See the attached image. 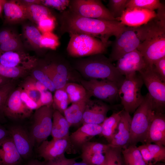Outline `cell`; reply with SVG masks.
Instances as JSON below:
<instances>
[{"label":"cell","instance_id":"cell-38","mask_svg":"<svg viewBox=\"0 0 165 165\" xmlns=\"http://www.w3.org/2000/svg\"><path fill=\"white\" fill-rule=\"evenodd\" d=\"M145 144L152 154L153 160L154 165L159 162L165 163V146L153 143Z\"/></svg>","mask_w":165,"mask_h":165},{"label":"cell","instance_id":"cell-31","mask_svg":"<svg viewBox=\"0 0 165 165\" xmlns=\"http://www.w3.org/2000/svg\"><path fill=\"white\" fill-rule=\"evenodd\" d=\"M23 34L28 42L35 48H40V42L42 34L38 28L33 25H25L23 28Z\"/></svg>","mask_w":165,"mask_h":165},{"label":"cell","instance_id":"cell-37","mask_svg":"<svg viewBox=\"0 0 165 165\" xmlns=\"http://www.w3.org/2000/svg\"><path fill=\"white\" fill-rule=\"evenodd\" d=\"M40 44L41 48L55 50L59 46L60 42L57 35L51 32L42 34Z\"/></svg>","mask_w":165,"mask_h":165},{"label":"cell","instance_id":"cell-48","mask_svg":"<svg viewBox=\"0 0 165 165\" xmlns=\"http://www.w3.org/2000/svg\"><path fill=\"white\" fill-rule=\"evenodd\" d=\"M76 158H68L65 155L53 160L45 162L44 165H71L76 162Z\"/></svg>","mask_w":165,"mask_h":165},{"label":"cell","instance_id":"cell-21","mask_svg":"<svg viewBox=\"0 0 165 165\" xmlns=\"http://www.w3.org/2000/svg\"><path fill=\"white\" fill-rule=\"evenodd\" d=\"M101 126L100 124H85L69 136L71 148H81L86 142L95 136L101 135Z\"/></svg>","mask_w":165,"mask_h":165},{"label":"cell","instance_id":"cell-22","mask_svg":"<svg viewBox=\"0 0 165 165\" xmlns=\"http://www.w3.org/2000/svg\"><path fill=\"white\" fill-rule=\"evenodd\" d=\"M165 146V116L164 113L155 112L145 144Z\"/></svg>","mask_w":165,"mask_h":165},{"label":"cell","instance_id":"cell-59","mask_svg":"<svg viewBox=\"0 0 165 165\" xmlns=\"http://www.w3.org/2000/svg\"><path fill=\"white\" fill-rule=\"evenodd\" d=\"M71 165H87L85 163L82 162H76Z\"/></svg>","mask_w":165,"mask_h":165},{"label":"cell","instance_id":"cell-29","mask_svg":"<svg viewBox=\"0 0 165 165\" xmlns=\"http://www.w3.org/2000/svg\"><path fill=\"white\" fill-rule=\"evenodd\" d=\"M24 5L26 7L28 19L37 24L45 18L54 16L47 7L42 4Z\"/></svg>","mask_w":165,"mask_h":165},{"label":"cell","instance_id":"cell-35","mask_svg":"<svg viewBox=\"0 0 165 165\" xmlns=\"http://www.w3.org/2000/svg\"><path fill=\"white\" fill-rule=\"evenodd\" d=\"M53 99L54 107L63 114L70 103L67 93L63 89L56 90Z\"/></svg>","mask_w":165,"mask_h":165},{"label":"cell","instance_id":"cell-5","mask_svg":"<svg viewBox=\"0 0 165 165\" xmlns=\"http://www.w3.org/2000/svg\"><path fill=\"white\" fill-rule=\"evenodd\" d=\"M70 38L67 50L74 57L89 56L105 53L111 41L105 42L93 36L84 34H69Z\"/></svg>","mask_w":165,"mask_h":165},{"label":"cell","instance_id":"cell-24","mask_svg":"<svg viewBox=\"0 0 165 165\" xmlns=\"http://www.w3.org/2000/svg\"><path fill=\"white\" fill-rule=\"evenodd\" d=\"M22 158L10 136L0 141V165H18Z\"/></svg>","mask_w":165,"mask_h":165},{"label":"cell","instance_id":"cell-40","mask_svg":"<svg viewBox=\"0 0 165 165\" xmlns=\"http://www.w3.org/2000/svg\"><path fill=\"white\" fill-rule=\"evenodd\" d=\"M35 79L44 85L50 92L54 91L55 89L53 83L43 69H36L33 72Z\"/></svg>","mask_w":165,"mask_h":165},{"label":"cell","instance_id":"cell-4","mask_svg":"<svg viewBox=\"0 0 165 165\" xmlns=\"http://www.w3.org/2000/svg\"><path fill=\"white\" fill-rule=\"evenodd\" d=\"M155 113L152 98L147 93L144 96L143 101L134 111L132 118L129 145H136L139 142L145 143Z\"/></svg>","mask_w":165,"mask_h":165},{"label":"cell","instance_id":"cell-17","mask_svg":"<svg viewBox=\"0 0 165 165\" xmlns=\"http://www.w3.org/2000/svg\"><path fill=\"white\" fill-rule=\"evenodd\" d=\"M117 61L116 67L124 76L138 72L147 65L142 54L137 49L126 54Z\"/></svg>","mask_w":165,"mask_h":165},{"label":"cell","instance_id":"cell-39","mask_svg":"<svg viewBox=\"0 0 165 165\" xmlns=\"http://www.w3.org/2000/svg\"><path fill=\"white\" fill-rule=\"evenodd\" d=\"M27 72L19 68L6 67L0 64V76L3 78L8 79L20 77Z\"/></svg>","mask_w":165,"mask_h":165},{"label":"cell","instance_id":"cell-25","mask_svg":"<svg viewBox=\"0 0 165 165\" xmlns=\"http://www.w3.org/2000/svg\"><path fill=\"white\" fill-rule=\"evenodd\" d=\"M51 134L53 139L69 140V129L71 126L65 117L57 110L53 111Z\"/></svg>","mask_w":165,"mask_h":165},{"label":"cell","instance_id":"cell-19","mask_svg":"<svg viewBox=\"0 0 165 165\" xmlns=\"http://www.w3.org/2000/svg\"><path fill=\"white\" fill-rule=\"evenodd\" d=\"M120 115L116 132L109 144L123 148L127 147L129 144L132 118L130 113L123 109L121 110Z\"/></svg>","mask_w":165,"mask_h":165},{"label":"cell","instance_id":"cell-56","mask_svg":"<svg viewBox=\"0 0 165 165\" xmlns=\"http://www.w3.org/2000/svg\"><path fill=\"white\" fill-rule=\"evenodd\" d=\"M45 162H41L37 160H32L30 161L27 165H44Z\"/></svg>","mask_w":165,"mask_h":165},{"label":"cell","instance_id":"cell-53","mask_svg":"<svg viewBox=\"0 0 165 165\" xmlns=\"http://www.w3.org/2000/svg\"><path fill=\"white\" fill-rule=\"evenodd\" d=\"M35 85L36 90L40 93L48 90V89L44 85L38 81H37L35 83Z\"/></svg>","mask_w":165,"mask_h":165},{"label":"cell","instance_id":"cell-7","mask_svg":"<svg viewBox=\"0 0 165 165\" xmlns=\"http://www.w3.org/2000/svg\"><path fill=\"white\" fill-rule=\"evenodd\" d=\"M138 72L152 98L153 110L155 112L164 113L165 82L154 71L152 66L147 65Z\"/></svg>","mask_w":165,"mask_h":165},{"label":"cell","instance_id":"cell-62","mask_svg":"<svg viewBox=\"0 0 165 165\" xmlns=\"http://www.w3.org/2000/svg\"><path fill=\"white\" fill-rule=\"evenodd\" d=\"M102 165H104V164H103Z\"/></svg>","mask_w":165,"mask_h":165},{"label":"cell","instance_id":"cell-9","mask_svg":"<svg viewBox=\"0 0 165 165\" xmlns=\"http://www.w3.org/2000/svg\"><path fill=\"white\" fill-rule=\"evenodd\" d=\"M140 42L137 27L126 26L112 42L109 59L112 62L117 61L126 54L137 49Z\"/></svg>","mask_w":165,"mask_h":165},{"label":"cell","instance_id":"cell-14","mask_svg":"<svg viewBox=\"0 0 165 165\" xmlns=\"http://www.w3.org/2000/svg\"><path fill=\"white\" fill-rule=\"evenodd\" d=\"M69 140L60 139L51 141L47 140L42 142L38 148L39 156L44 159L45 162L58 158L64 155L67 151L71 150Z\"/></svg>","mask_w":165,"mask_h":165},{"label":"cell","instance_id":"cell-44","mask_svg":"<svg viewBox=\"0 0 165 165\" xmlns=\"http://www.w3.org/2000/svg\"><path fill=\"white\" fill-rule=\"evenodd\" d=\"M13 85L9 81L0 86V113L4 115L3 108L5 102L12 91Z\"/></svg>","mask_w":165,"mask_h":165},{"label":"cell","instance_id":"cell-57","mask_svg":"<svg viewBox=\"0 0 165 165\" xmlns=\"http://www.w3.org/2000/svg\"><path fill=\"white\" fill-rule=\"evenodd\" d=\"M9 81L8 79L0 76V86L5 84Z\"/></svg>","mask_w":165,"mask_h":165},{"label":"cell","instance_id":"cell-36","mask_svg":"<svg viewBox=\"0 0 165 165\" xmlns=\"http://www.w3.org/2000/svg\"><path fill=\"white\" fill-rule=\"evenodd\" d=\"M128 0H109L107 4L108 9L113 16L118 21L126 9Z\"/></svg>","mask_w":165,"mask_h":165},{"label":"cell","instance_id":"cell-11","mask_svg":"<svg viewBox=\"0 0 165 165\" xmlns=\"http://www.w3.org/2000/svg\"><path fill=\"white\" fill-rule=\"evenodd\" d=\"M87 93L98 100L112 102L118 97L119 87L115 82L107 80L92 79L81 81Z\"/></svg>","mask_w":165,"mask_h":165},{"label":"cell","instance_id":"cell-42","mask_svg":"<svg viewBox=\"0 0 165 165\" xmlns=\"http://www.w3.org/2000/svg\"><path fill=\"white\" fill-rule=\"evenodd\" d=\"M54 16L47 17L40 20L37 24V28L42 34L52 32L55 27Z\"/></svg>","mask_w":165,"mask_h":165},{"label":"cell","instance_id":"cell-49","mask_svg":"<svg viewBox=\"0 0 165 165\" xmlns=\"http://www.w3.org/2000/svg\"><path fill=\"white\" fill-rule=\"evenodd\" d=\"M20 97L22 102L28 108L32 111L38 109L37 103L32 99L24 90H22Z\"/></svg>","mask_w":165,"mask_h":165},{"label":"cell","instance_id":"cell-3","mask_svg":"<svg viewBox=\"0 0 165 165\" xmlns=\"http://www.w3.org/2000/svg\"><path fill=\"white\" fill-rule=\"evenodd\" d=\"M109 59L103 54H99L78 60L76 68L84 76L113 82L119 88L124 78Z\"/></svg>","mask_w":165,"mask_h":165},{"label":"cell","instance_id":"cell-45","mask_svg":"<svg viewBox=\"0 0 165 165\" xmlns=\"http://www.w3.org/2000/svg\"><path fill=\"white\" fill-rule=\"evenodd\" d=\"M70 0H41V4L47 7H50L62 11L68 7Z\"/></svg>","mask_w":165,"mask_h":165},{"label":"cell","instance_id":"cell-43","mask_svg":"<svg viewBox=\"0 0 165 165\" xmlns=\"http://www.w3.org/2000/svg\"><path fill=\"white\" fill-rule=\"evenodd\" d=\"M50 64L58 74L65 79L68 81L70 79V68L66 61L64 62H53Z\"/></svg>","mask_w":165,"mask_h":165},{"label":"cell","instance_id":"cell-54","mask_svg":"<svg viewBox=\"0 0 165 165\" xmlns=\"http://www.w3.org/2000/svg\"><path fill=\"white\" fill-rule=\"evenodd\" d=\"M9 136V131L0 127V141Z\"/></svg>","mask_w":165,"mask_h":165},{"label":"cell","instance_id":"cell-6","mask_svg":"<svg viewBox=\"0 0 165 165\" xmlns=\"http://www.w3.org/2000/svg\"><path fill=\"white\" fill-rule=\"evenodd\" d=\"M143 81L139 74L133 73L124 76L119 89L118 96L123 110L134 113L143 100L141 93Z\"/></svg>","mask_w":165,"mask_h":165},{"label":"cell","instance_id":"cell-23","mask_svg":"<svg viewBox=\"0 0 165 165\" xmlns=\"http://www.w3.org/2000/svg\"><path fill=\"white\" fill-rule=\"evenodd\" d=\"M3 10L6 21L9 23L16 24L28 19L26 6L20 0H6Z\"/></svg>","mask_w":165,"mask_h":165},{"label":"cell","instance_id":"cell-26","mask_svg":"<svg viewBox=\"0 0 165 165\" xmlns=\"http://www.w3.org/2000/svg\"><path fill=\"white\" fill-rule=\"evenodd\" d=\"M91 97L87 93L86 97L79 101L72 103L64 111V117L71 127L81 122L86 102Z\"/></svg>","mask_w":165,"mask_h":165},{"label":"cell","instance_id":"cell-28","mask_svg":"<svg viewBox=\"0 0 165 165\" xmlns=\"http://www.w3.org/2000/svg\"><path fill=\"white\" fill-rule=\"evenodd\" d=\"M122 154L124 165H148L136 145H129L122 148Z\"/></svg>","mask_w":165,"mask_h":165},{"label":"cell","instance_id":"cell-10","mask_svg":"<svg viewBox=\"0 0 165 165\" xmlns=\"http://www.w3.org/2000/svg\"><path fill=\"white\" fill-rule=\"evenodd\" d=\"M54 110L51 106H43L36 109L34 122L29 135L34 145L47 140L51 134Z\"/></svg>","mask_w":165,"mask_h":165},{"label":"cell","instance_id":"cell-2","mask_svg":"<svg viewBox=\"0 0 165 165\" xmlns=\"http://www.w3.org/2000/svg\"><path fill=\"white\" fill-rule=\"evenodd\" d=\"M156 13L147 23L137 27L141 42L137 49L146 64L150 66L165 57V8L157 10Z\"/></svg>","mask_w":165,"mask_h":165},{"label":"cell","instance_id":"cell-52","mask_svg":"<svg viewBox=\"0 0 165 165\" xmlns=\"http://www.w3.org/2000/svg\"><path fill=\"white\" fill-rule=\"evenodd\" d=\"M29 96L33 100L37 102L38 101L40 93L36 89H24Z\"/></svg>","mask_w":165,"mask_h":165},{"label":"cell","instance_id":"cell-30","mask_svg":"<svg viewBox=\"0 0 165 165\" xmlns=\"http://www.w3.org/2000/svg\"><path fill=\"white\" fill-rule=\"evenodd\" d=\"M67 93L69 103L81 100L87 95L86 91L81 85L73 82H68L62 89Z\"/></svg>","mask_w":165,"mask_h":165},{"label":"cell","instance_id":"cell-61","mask_svg":"<svg viewBox=\"0 0 165 165\" xmlns=\"http://www.w3.org/2000/svg\"><path fill=\"white\" fill-rule=\"evenodd\" d=\"M153 165V164H150V165Z\"/></svg>","mask_w":165,"mask_h":165},{"label":"cell","instance_id":"cell-1","mask_svg":"<svg viewBox=\"0 0 165 165\" xmlns=\"http://www.w3.org/2000/svg\"><path fill=\"white\" fill-rule=\"evenodd\" d=\"M60 31L64 33H81L98 37L108 42L112 36L116 37L126 26L117 21H109L80 16L69 9L62 11L59 16Z\"/></svg>","mask_w":165,"mask_h":165},{"label":"cell","instance_id":"cell-12","mask_svg":"<svg viewBox=\"0 0 165 165\" xmlns=\"http://www.w3.org/2000/svg\"><path fill=\"white\" fill-rule=\"evenodd\" d=\"M22 90L21 88H19L9 94L4 105V115L16 119H23L30 116L32 111L27 107L22 101L20 97Z\"/></svg>","mask_w":165,"mask_h":165},{"label":"cell","instance_id":"cell-20","mask_svg":"<svg viewBox=\"0 0 165 165\" xmlns=\"http://www.w3.org/2000/svg\"><path fill=\"white\" fill-rule=\"evenodd\" d=\"M9 135L22 158L26 159L31 156L34 145L26 130L19 126H14L9 130Z\"/></svg>","mask_w":165,"mask_h":165},{"label":"cell","instance_id":"cell-32","mask_svg":"<svg viewBox=\"0 0 165 165\" xmlns=\"http://www.w3.org/2000/svg\"><path fill=\"white\" fill-rule=\"evenodd\" d=\"M164 7L159 0H128L126 5V8L135 7L153 11Z\"/></svg>","mask_w":165,"mask_h":165},{"label":"cell","instance_id":"cell-50","mask_svg":"<svg viewBox=\"0 0 165 165\" xmlns=\"http://www.w3.org/2000/svg\"><path fill=\"white\" fill-rule=\"evenodd\" d=\"M138 148L145 163L148 165H153L152 156L145 144L139 146L138 147Z\"/></svg>","mask_w":165,"mask_h":165},{"label":"cell","instance_id":"cell-47","mask_svg":"<svg viewBox=\"0 0 165 165\" xmlns=\"http://www.w3.org/2000/svg\"><path fill=\"white\" fill-rule=\"evenodd\" d=\"M152 66L155 72L165 82V57L156 61Z\"/></svg>","mask_w":165,"mask_h":165},{"label":"cell","instance_id":"cell-60","mask_svg":"<svg viewBox=\"0 0 165 165\" xmlns=\"http://www.w3.org/2000/svg\"><path fill=\"white\" fill-rule=\"evenodd\" d=\"M154 165H165V163L162 162H159L156 163Z\"/></svg>","mask_w":165,"mask_h":165},{"label":"cell","instance_id":"cell-8","mask_svg":"<svg viewBox=\"0 0 165 165\" xmlns=\"http://www.w3.org/2000/svg\"><path fill=\"white\" fill-rule=\"evenodd\" d=\"M68 7V9L70 11L80 16L109 21H117L101 0H70Z\"/></svg>","mask_w":165,"mask_h":165},{"label":"cell","instance_id":"cell-34","mask_svg":"<svg viewBox=\"0 0 165 165\" xmlns=\"http://www.w3.org/2000/svg\"><path fill=\"white\" fill-rule=\"evenodd\" d=\"M43 69L52 82L55 90L63 89L68 81L58 74L49 64L43 67Z\"/></svg>","mask_w":165,"mask_h":165},{"label":"cell","instance_id":"cell-46","mask_svg":"<svg viewBox=\"0 0 165 165\" xmlns=\"http://www.w3.org/2000/svg\"><path fill=\"white\" fill-rule=\"evenodd\" d=\"M53 97L49 90L40 93L39 99L37 102L38 108L43 106H51L53 104Z\"/></svg>","mask_w":165,"mask_h":165},{"label":"cell","instance_id":"cell-16","mask_svg":"<svg viewBox=\"0 0 165 165\" xmlns=\"http://www.w3.org/2000/svg\"><path fill=\"white\" fill-rule=\"evenodd\" d=\"M156 16L155 11L135 7L127 8L118 21L126 26L138 27L146 24Z\"/></svg>","mask_w":165,"mask_h":165},{"label":"cell","instance_id":"cell-51","mask_svg":"<svg viewBox=\"0 0 165 165\" xmlns=\"http://www.w3.org/2000/svg\"><path fill=\"white\" fill-rule=\"evenodd\" d=\"M17 35L11 30H4L0 31V45Z\"/></svg>","mask_w":165,"mask_h":165},{"label":"cell","instance_id":"cell-27","mask_svg":"<svg viewBox=\"0 0 165 165\" xmlns=\"http://www.w3.org/2000/svg\"><path fill=\"white\" fill-rule=\"evenodd\" d=\"M121 111L113 113L110 116L107 117L101 124L102 130L101 135L106 139L109 144L116 132L120 118Z\"/></svg>","mask_w":165,"mask_h":165},{"label":"cell","instance_id":"cell-18","mask_svg":"<svg viewBox=\"0 0 165 165\" xmlns=\"http://www.w3.org/2000/svg\"><path fill=\"white\" fill-rule=\"evenodd\" d=\"M96 142L88 141L81 147L82 162L87 165H102L105 162L104 153L110 146Z\"/></svg>","mask_w":165,"mask_h":165},{"label":"cell","instance_id":"cell-55","mask_svg":"<svg viewBox=\"0 0 165 165\" xmlns=\"http://www.w3.org/2000/svg\"><path fill=\"white\" fill-rule=\"evenodd\" d=\"M21 2L25 5L33 4H41V0H20Z\"/></svg>","mask_w":165,"mask_h":165},{"label":"cell","instance_id":"cell-33","mask_svg":"<svg viewBox=\"0 0 165 165\" xmlns=\"http://www.w3.org/2000/svg\"><path fill=\"white\" fill-rule=\"evenodd\" d=\"M122 148L111 146L105 152L104 165H124L122 154Z\"/></svg>","mask_w":165,"mask_h":165},{"label":"cell","instance_id":"cell-15","mask_svg":"<svg viewBox=\"0 0 165 165\" xmlns=\"http://www.w3.org/2000/svg\"><path fill=\"white\" fill-rule=\"evenodd\" d=\"M110 109V106L102 101L89 98L86 102L81 123L82 124H100L107 117Z\"/></svg>","mask_w":165,"mask_h":165},{"label":"cell","instance_id":"cell-13","mask_svg":"<svg viewBox=\"0 0 165 165\" xmlns=\"http://www.w3.org/2000/svg\"><path fill=\"white\" fill-rule=\"evenodd\" d=\"M37 63L35 57L21 51H10L0 53V64L6 67L28 71L35 67Z\"/></svg>","mask_w":165,"mask_h":165},{"label":"cell","instance_id":"cell-58","mask_svg":"<svg viewBox=\"0 0 165 165\" xmlns=\"http://www.w3.org/2000/svg\"><path fill=\"white\" fill-rule=\"evenodd\" d=\"M6 0H0V16H2L4 4Z\"/></svg>","mask_w":165,"mask_h":165},{"label":"cell","instance_id":"cell-41","mask_svg":"<svg viewBox=\"0 0 165 165\" xmlns=\"http://www.w3.org/2000/svg\"><path fill=\"white\" fill-rule=\"evenodd\" d=\"M21 46V41L17 35L0 45V53L8 51H17Z\"/></svg>","mask_w":165,"mask_h":165}]
</instances>
